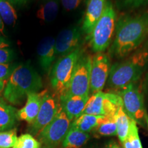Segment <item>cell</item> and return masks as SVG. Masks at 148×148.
Segmentation results:
<instances>
[{"label":"cell","mask_w":148,"mask_h":148,"mask_svg":"<svg viewBox=\"0 0 148 148\" xmlns=\"http://www.w3.org/2000/svg\"><path fill=\"white\" fill-rule=\"evenodd\" d=\"M17 66V64H0V80L8 81Z\"/></svg>","instance_id":"obj_27"},{"label":"cell","mask_w":148,"mask_h":148,"mask_svg":"<svg viewBox=\"0 0 148 148\" xmlns=\"http://www.w3.org/2000/svg\"><path fill=\"white\" fill-rule=\"evenodd\" d=\"M70 123L60 105L53 119L37 135L40 148H56L62 143L70 128Z\"/></svg>","instance_id":"obj_6"},{"label":"cell","mask_w":148,"mask_h":148,"mask_svg":"<svg viewBox=\"0 0 148 148\" xmlns=\"http://www.w3.org/2000/svg\"><path fill=\"white\" fill-rule=\"evenodd\" d=\"M91 60L92 58L88 55H81L72 74L67 91L63 96L89 95Z\"/></svg>","instance_id":"obj_8"},{"label":"cell","mask_w":148,"mask_h":148,"mask_svg":"<svg viewBox=\"0 0 148 148\" xmlns=\"http://www.w3.org/2000/svg\"><path fill=\"white\" fill-rule=\"evenodd\" d=\"M130 118L123 110V106L120 107L115 115L116 125V135L121 143L124 142L128 134Z\"/></svg>","instance_id":"obj_21"},{"label":"cell","mask_w":148,"mask_h":148,"mask_svg":"<svg viewBox=\"0 0 148 148\" xmlns=\"http://www.w3.org/2000/svg\"><path fill=\"white\" fill-rule=\"evenodd\" d=\"M122 144L123 148H143L138 135L137 123L132 119L130 123L128 134Z\"/></svg>","instance_id":"obj_23"},{"label":"cell","mask_w":148,"mask_h":148,"mask_svg":"<svg viewBox=\"0 0 148 148\" xmlns=\"http://www.w3.org/2000/svg\"><path fill=\"white\" fill-rule=\"evenodd\" d=\"M146 123H147V126H148V118L147 119V121H146Z\"/></svg>","instance_id":"obj_36"},{"label":"cell","mask_w":148,"mask_h":148,"mask_svg":"<svg viewBox=\"0 0 148 148\" xmlns=\"http://www.w3.org/2000/svg\"><path fill=\"white\" fill-rule=\"evenodd\" d=\"M148 0H117L118 4L124 8H135L141 6Z\"/></svg>","instance_id":"obj_28"},{"label":"cell","mask_w":148,"mask_h":148,"mask_svg":"<svg viewBox=\"0 0 148 148\" xmlns=\"http://www.w3.org/2000/svg\"><path fill=\"white\" fill-rule=\"evenodd\" d=\"M16 139L17 136L16 128L0 132V148H12Z\"/></svg>","instance_id":"obj_26"},{"label":"cell","mask_w":148,"mask_h":148,"mask_svg":"<svg viewBox=\"0 0 148 148\" xmlns=\"http://www.w3.org/2000/svg\"><path fill=\"white\" fill-rule=\"evenodd\" d=\"M106 148H121L116 143H110L107 145Z\"/></svg>","instance_id":"obj_34"},{"label":"cell","mask_w":148,"mask_h":148,"mask_svg":"<svg viewBox=\"0 0 148 148\" xmlns=\"http://www.w3.org/2000/svg\"><path fill=\"white\" fill-rule=\"evenodd\" d=\"M17 110L0 98V132L15 128L18 123Z\"/></svg>","instance_id":"obj_16"},{"label":"cell","mask_w":148,"mask_h":148,"mask_svg":"<svg viewBox=\"0 0 148 148\" xmlns=\"http://www.w3.org/2000/svg\"><path fill=\"white\" fill-rule=\"evenodd\" d=\"M60 103L57 102L56 99L51 94L47 93L42 99L39 112L34 121L29 124V134L32 136H37L38 133L53 119L58 112Z\"/></svg>","instance_id":"obj_10"},{"label":"cell","mask_w":148,"mask_h":148,"mask_svg":"<svg viewBox=\"0 0 148 148\" xmlns=\"http://www.w3.org/2000/svg\"><path fill=\"white\" fill-rule=\"evenodd\" d=\"M4 23L0 16V36H4Z\"/></svg>","instance_id":"obj_33"},{"label":"cell","mask_w":148,"mask_h":148,"mask_svg":"<svg viewBox=\"0 0 148 148\" xmlns=\"http://www.w3.org/2000/svg\"><path fill=\"white\" fill-rule=\"evenodd\" d=\"M12 148H40V144L34 136L27 133L17 137Z\"/></svg>","instance_id":"obj_25"},{"label":"cell","mask_w":148,"mask_h":148,"mask_svg":"<svg viewBox=\"0 0 148 148\" xmlns=\"http://www.w3.org/2000/svg\"><path fill=\"white\" fill-rule=\"evenodd\" d=\"M84 0H60L63 8L66 11H73L79 8Z\"/></svg>","instance_id":"obj_30"},{"label":"cell","mask_w":148,"mask_h":148,"mask_svg":"<svg viewBox=\"0 0 148 148\" xmlns=\"http://www.w3.org/2000/svg\"><path fill=\"white\" fill-rule=\"evenodd\" d=\"M104 119V116L83 114L72 121L70 127L88 133L92 130H95Z\"/></svg>","instance_id":"obj_17"},{"label":"cell","mask_w":148,"mask_h":148,"mask_svg":"<svg viewBox=\"0 0 148 148\" xmlns=\"http://www.w3.org/2000/svg\"><path fill=\"white\" fill-rule=\"evenodd\" d=\"M148 35V12L119 18L116 24L110 53L123 58L137 49Z\"/></svg>","instance_id":"obj_1"},{"label":"cell","mask_w":148,"mask_h":148,"mask_svg":"<svg viewBox=\"0 0 148 148\" xmlns=\"http://www.w3.org/2000/svg\"><path fill=\"white\" fill-rule=\"evenodd\" d=\"M12 5H22L25 4L29 0H8Z\"/></svg>","instance_id":"obj_31"},{"label":"cell","mask_w":148,"mask_h":148,"mask_svg":"<svg viewBox=\"0 0 148 148\" xmlns=\"http://www.w3.org/2000/svg\"><path fill=\"white\" fill-rule=\"evenodd\" d=\"M148 62V50L140 49L127 59L110 66L107 85L112 89L120 90L136 83L143 73Z\"/></svg>","instance_id":"obj_3"},{"label":"cell","mask_w":148,"mask_h":148,"mask_svg":"<svg viewBox=\"0 0 148 148\" xmlns=\"http://www.w3.org/2000/svg\"><path fill=\"white\" fill-rule=\"evenodd\" d=\"M42 88L41 77L28 62L18 65L5 82L3 96L12 105H19L25 97Z\"/></svg>","instance_id":"obj_2"},{"label":"cell","mask_w":148,"mask_h":148,"mask_svg":"<svg viewBox=\"0 0 148 148\" xmlns=\"http://www.w3.org/2000/svg\"><path fill=\"white\" fill-rule=\"evenodd\" d=\"M14 51L8 47L0 48V64H8L13 60Z\"/></svg>","instance_id":"obj_29"},{"label":"cell","mask_w":148,"mask_h":148,"mask_svg":"<svg viewBox=\"0 0 148 148\" xmlns=\"http://www.w3.org/2000/svg\"><path fill=\"white\" fill-rule=\"evenodd\" d=\"M88 133L83 132L70 127L62 140L61 148H81L89 139Z\"/></svg>","instance_id":"obj_20"},{"label":"cell","mask_w":148,"mask_h":148,"mask_svg":"<svg viewBox=\"0 0 148 148\" xmlns=\"http://www.w3.org/2000/svg\"><path fill=\"white\" fill-rule=\"evenodd\" d=\"M116 18L113 5L108 0L102 15L96 23L91 33L86 37L94 52H103L112 42L115 34Z\"/></svg>","instance_id":"obj_4"},{"label":"cell","mask_w":148,"mask_h":148,"mask_svg":"<svg viewBox=\"0 0 148 148\" xmlns=\"http://www.w3.org/2000/svg\"><path fill=\"white\" fill-rule=\"evenodd\" d=\"M83 53L82 47L64 56L60 57L52 66L50 82L56 95L60 98L66 94L77 60Z\"/></svg>","instance_id":"obj_5"},{"label":"cell","mask_w":148,"mask_h":148,"mask_svg":"<svg viewBox=\"0 0 148 148\" xmlns=\"http://www.w3.org/2000/svg\"><path fill=\"white\" fill-rule=\"evenodd\" d=\"M116 93L121 97L123 108L130 119L144 125L147 119V112L141 92L135 83L129 84Z\"/></svg>","instance_id":"obj_7"},{"label":"cell","mask_w":148,"mask_h":148,"mask_svg":"<svg viewBox=\"0 0 148 148\" xmlns=\"http://www.w3.org/2000/svg\"><path fill=\"white\" fill-rule=\"evenodd\" d=\"M89 95L63 96L59 98L61 108L70 121L82 115Z\"/></svg>","instance_id":"obj_15"},{"label":"cell","mask_w":148,"mask_h":148,"mask_svg":"<svg viewBox=\"0 0 148 148\" xmlns=\"http://www.w3.org/2000/svg\"><path fill=\"white\" fill-rule=\"evenodd\" d=\"M0 16L8 26H13L17 20L16 10L8 0H0Z\"/></svg>","instance_id":"obj_22"},{"label":"cell","mask_w":148,"mask_h":148,"mask_svg":"<svg viewBox=\"0 0 148 148\" xmlns=\"http://www.w3.org/2000/svg\"><path fill=\"white\" fill-rule=\"evenodd\" d=\"M47 92V90H44L27 95L25 106L17 111L18 120L26 121L29 124L32 123L39 112L42 99Z\"/></svg>","instance_id":"obj_12"},{"label":"cell","mask_w":148,"mask_h":148,"mask_svg":"<svg viewBox=\"0 0 148 148\" xmlns=\"http://www.w3.org/2000/svg\"><path fill=\"white\" fill-rule=\"evenodd\" d=\"M110 69V60L106 53H97L92 57L90 92L92 94L102 90L108 80Z\"/></svg>","instance_id":"obj_9"},{"label":"cell","mask_w":148,"mask_h":148,"mask_svg":"<svg viewBox=\"0 0 148 148\" xmlns=\"http://www.w3.org/2000/svg\"><path fill=\"white\" fill-rule=\"evenodd\" d=\"M9 46H10V43L8 40L5 39L4 37L0 36V48L8 47Z\"/></svg>","instance_id":"obj_32"},{"label":"cell","mask_w":148,"mask_h":148,"mask_svg":"<svg viewBox=\"0 0 148 148\" xmlns=\"http://www.w3.org/2000/svg\"><path fill=\"white\" fill-rule=\"evenodd\" d=\"M108 0H88L82 29L87 36L102 15Z\"/></svg>","instance_id":"obj_13"},{"label":"cell","mask_w":148,"mask_h":148,"mask_svg":"<svg viewBox=\"0 0 148 148\" xmlns=\"http://www.w3.org/2000/svg\"><path fill=\"white\" fill-rule=\"evenodd\" d=\"M106 92L102 91L93 93L88 98L82 114H92V115L104 116L105 113L104 100Z\"/></svg>","instance_id":"obj_19"},{"label":"cell","mask_w":148,"mask_h":148,"mask_svg":"<svg viewBox=\"0 0 148 148\" xmlns=\"http://www.w3.org/2000/svg\"><path fill=\"white\" fill-rule=\"evenodd\" d=\"M60 0H42L36 12V17L45 23L56 19L58 14Z\"/></svg>","instance_id":"obj_18"},{"label":"cell","mask_w":148,"mask_h":148,"mask_svg":"<svg viewBox=\"0 0 148 148\" xmlns=\"http://www.w3.org/2000/svg\"><path fill=\"white\" fill-rule=\"evenodd\" d=\"M5 82H4V81L0 80V95H1V92H3V88H4V86H5Z\"/></svg>","instance_id":"obj_35"},{"label":"cell","mask_w":148,"mask_h":148,"mask_svg":"<svg viewBox=\"0 0 148 148\" xmlns=\"http://www.w3.org/2000/svg\"><path fill=\"white\" fill-rule=\"evenodd\" d=\"M37 55L41 69L45 72L49 71L57 58L55 49V38L52 36L42 38L37 46Z\"/></svg>","instance_id":"obj_14"},{"label":"cell","mask_w":148,"mask_h":148,"mask_svg":"<svg viewBox=\"0 0 148 148\" xmlns=\"http://www.w3.org/2000/svg\"><path fill=\"white\" fill-rule=\"evenodd\" d=\"M95 132L101 136L116 135V125L115 118L106 117L100 124L95 129Z\"/></svg>","instance_id":"obj_24"},{"label":"cell","mask_w":148,"mask_h":148,"mask_svg":"<svg viewBox=\"0 0 148 148\" xmlns=\"http://www.w3.org/2000/svg\"><path fill=\"white\" fill-rule=\"evenodd\" d=\"M82 27L73 26L62 29L55 38L56 57L64 56L81 47Z\"/></svg>","instance_id":"obj_11"}]
</instances>
